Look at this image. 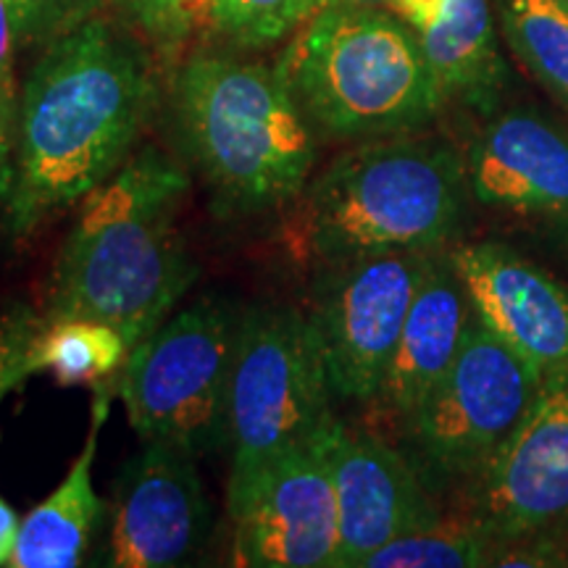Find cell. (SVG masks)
<instances>
[{
  "mask_svg": "<svg viewBox=\"0 0 568 568\" xmlns=\"http://www.w3.org/2000/svg\"><path fill=\"white\" fill-rule=\"evenodd\" d=\"M155 105L151 55L101 13L42 45L19 92L3 222L11 237L82 203L132 159Z\"/></svg>",
  "mask_w": 568,
  "mask_h": 568,
  "instance_id": "cell-1",
  "label": "cell"
},
{
  "mask_svg": "<svg viewBox=\"0 0 568 568\" xmlns=\"http://www.w3.org/2000/svg\"><path fill=\"white\" fill-rule=\"evenodd\" d=\"M190 190L180 161L145 148L80 203L48 287V318L116 326L130 351L166 322L197 280L176 211Z\"/></svg>",
  "mask_w": 568,
  "mask_h": 568,
  "instance_id": "cell-2",
  "label": "cell"
},
{
  "mask_svg": "<svg viewBox=\"0 0 568 568\" xmlns=\"http://www.w3.org/2000/svg\"><path fill=\"white\" fill-rule=\"evenodd\" d=\"M466 159L443 140L393 138L332 161L293 201L282 243L303 264L439 251L458 230Z\"/></svg>",
  "mask_w": 568,
  "mask_h": 568,
  "instance_id": "cell-3",
  "label": "cell"
},
{
  "mask_svg": "<svg viewBox=\"0 0 568 568\" xmlns=\"http://www.w3.org/2000/svg\"><path fill=\"white\" fill-rule=\"evenodd\" d=\"M174 119L187 159L224 211L290 205L316 163V132L276 67L195 53L174 80Z\"/></svg>",
  "mask_w": 568,
  "mask_h": 568,
  "instance_id": "cell-4",
  "label": "cell"
},
{
  "mask_svg": "<svg viewBox=\"0 0 568 568\" xmlns=\"http://www.w3.org/2000/svg\"><path fill=\"white\" fill-rule=\"evenodd\" d=\"M276 71L314 132L332 140L418 130L445 101L414 27L366 6L318 9Z\"/></svg>",
  "mask_w": 568,
  "mask_h": 568,
  "instance_id": "cell-5",
  "label": "cell"
},
{
  "mask_svg": "<svg viewBox=\"0 0 568 568\" xmlns=\"http://www.w3.org/2000/svg\"><path fill=\"white\" fill-rule=\"evenodd\" d=\"M329 397L311 316L284 305H258L243 314L226 408L230 508L284 453L314 437L332 414Z\"/></svg>",
  "mask_w": 568,
  "mask_h": 568,
  "instance_id": "cell-6",
  "label": "cell"
},
{
  "mask_svg": "<svg viewBox=\"0 0 568 568\" xmlns=\"http://www.w3.org/2000/svg\"><path fill=\"white\" fill-rule=\"evenodd\" d=\"M237 335L230 305L197 301L132 347L116 395L142 443L163 439L195 458L226 443Z\"/></svg>",
  "mask_w": 568,
  "mask_h": 568,
  "instance_id": "cell-7",
  "label": "cell"
},
{
  "mask_svg": "<svg viewBox=\"0 0 568 568\" xmlns=\"http://www.w3.org/2000/svg\"><path fill=\"white\" fill-rule=\"evenodd\" d=\"M539 389L537 374L471 311L456 361L406 422L408 435L445 477L481 471Z\"/></svg>",
  "mask_w": 568,
  "mask_h": 568,
  "instance_id": "cell-8",
  "label": "cell"
},
{
  "mask_svg": "<svg viewBox=\"0 0 568 568\" xmlns=\"http://www.w3.org/2000/svg\"><path fill=\"white\" fill-rule=\"evenodd\" d=\"M432 253H385L326 266L311 322L322 343L332 395L374 400L422 287Z\"/></svg>",
  "mask_w": 568,
  "mask_h": 568,
  "instance_id": "cell-9",
  "label": "cell"
},
{
  "mask_svg": "<svg viewBox=\"0 0 568 568\" xmlns=\"http://www.w3.org/2000/svg\"><path fill=\"white\" fill-rule=\"evenodd\" d=\"M230 516L237 566L335 568L339 516L322 426L268 466Z\"/></svg>",
  "mask_w": 568,
  "mask_h": 568,
  "instance_id": "cell-10",
  "label": "cell"
},
{
  "mask_svg": "<svg viewBox=\"0 0 568 568\" xmlns=\"http://www.w3.org/2000/svg\"><path fill=\"white\" fill-rule=\"evenodd\" d=\"M213 506L195 456L151 439L113 485L109 539L101 564L111 568H172L209 542Z\"/></svg>",
  "mask_w": 568,
  "mask_h": 568,
  "instance_id": "cell-11",
  "label": "cell"
},
{
  "mask_svg": "<svg viewBox=\"0 0 568 568\" xmlns=\"http://www.w3.org/2000/svg\"><path fill=\"white\" fill-rule=\"evenodd\" d=\"M568 516V376L539 389L500 450L481 468L474 521L500 545Z\"/></svg>",
  "mask_w": 568,
  "mask_h": 568,
  "instance_id": "cell-12",
  "label": "cell"
},
{
  "mask_svg": "<svg viewBox=\"0 0 568 568\" xmlns=\"http://www.w3.org/2000/svg\"><path fill=\"white\" fill-rule=\"evenodd\" d=\"M474 316L545 385L568 376V287L500 243L450 253Z\"/></svg>",
  "mask_w": 568,
  "mask_h": 568,
  "instance_id": "cell-13",
  "label": "cell"
},
{
  "mask_svg": "<svg viewBox=\"0 0 568 568\" xmlns=\"http://www.w3.org/2000/svg\"><path fill=\"white\" fill-rule=\"evenodd\" d=\"M322 437L337 493L335 568H361L374 550L443 518L414 466L382 439L355 435L332 414Z\"/></svg>",
  "mask_w": 568,
  "mask_h": 568,
  "instance_id": "cell-14",
  "label": "cell"
},
{
  "mask_svg": "<svg viewBox=\"0 0 568 568\" xmlns=\"http://www.w3.org/2000/svg\"><path fill=\"white\" fill-rule=\"evenodd\" d=\"M466 180L487 209L568 226V134L537 113L495 116L468 148Z\"/></svg>",
  "mask_w": 568,
  "mask_h": 568,
  "instance_id": "cell-15",
  "label": "cell"
},
{
  "mask_svg": "<svg viewBox=\"0 0 568 568\" xmlns=\"http://www.w3.org/2000/svg\"><path fill=\"white\" fill-rule=\"evenodd\" d=\"M468 318H471V303L464 282L450 255H439L437 251L410 303L385 385L376 395L389 414L403 422L414 416L424 397L456 361Z\"/></svg>",
  "mask_w": 568,
  "mask_h": 568,
  "instance_id": "cell-16",
  "label": "cell"
},
{
  "mask_svg": "<svg viewBox=\"0 0 568 568\" xmlns=\"http://www.w3.org/2000/svg\"><path fill=\"white\" fill-rule=\"evenodd\" d=\"M113 393H116V385L111 382L92 387L90 429L82 453L71 464L61 485L21 521L9 566L74 568L84 564L92 531L103 516V503L92 487V460L98 456V443L109 418Z\"/></svg>",
  "mask_w": 568,
  "mask_h": 568,
  "instance_id": "cell-17",
  "label": "cell"
},
{
  "mask_svg": "<svg viewBox=\"0 0 568 568\" xmlns=\"http://www.w3.org/2000/svg\"><path fill=\"white\" fill-rule=\"evenodd\" d=\"M416 34L443 98L479 109L493 101L500 84V55L487 0H445L437 19Z\"/></svg>",
  "mask_w": 568,
  "mask_h": 568,
  "instance_id": "cell-18",
  "label": "cell"
},
{
  "mask_svg": "<svg viewBox=\"0 0 568 568\" xmlns=\"http://www.w3.org/2000/svg\"><path fill=\"white\" fill-rule=\"evenodd\" d=\"M126 355L130 345L116 326L84 316H45L32 345V374H51L63 387H98L122 372Z\"/></svg>",
  "mask_w": 568,
  "mask_h": 568,
  "instance_id": "cell-19",
  "label": "cell"
},
{
  "mask_svg": "<svg viewBox=\"0 0 568 568\" xmlns=\"http://www.w3.org/2000/svg\"><path fill=\"white\" fill-rule=\"evenodd\" d=\"M514 53L568 105V9L560 0H500Z\"/></svg>",
  "mask_w": 568,
  "mask_h": 568,
  "instance_id": "cell-20",
  "label": "cell"
},
{
  "mask_svg": "<svg viewBox=\"0 0 568 568\" xmlns=\"http://www.w3.org/2000/svg\"><path fill=\"white\" fill-rule=\"evenodd\" d=\"M503 545L489 537L477 521L450 524L408 531L385 548L374 550L361 568H474L493 566Z\"/></svg>",
  "mask_w": 568,
  "mask_h": 568,
  "instance_id": "cell-21",
  "label": "cell"
},
{
  "mask_svg": "<svg viewBox=\"0 0 568 568\" xmlns=\"http://www.w3.org/2000/svg\"><path fill=\"white\" fill-rule=\"evenodd\" d=\"M324 0H209V21L237 48H266L301 30Z\"/></svg>",
  "mask_w": 568,
  "mask_h": 568,
  "instance_id": "cell-22",
  "label": "cell"
},
{
  "mask_svg": "<svg viewBox=\"0 0 568 568\" xmlns=\"http://www.w3.org/2000/svg\"><path fill=\"white\" fill-rule=\"evenodd\" d=\"M130 21L161 53H176L209 19V0H116Z\"/></svg>",
  "mask_w": 568,
  "mask_h": 568,
  "instance_id": "cell-23",
  "label": "cell"
},
{
  "mask_svg": "<svg viewBox=\"0 0 568 568\" xmlns=\"http://www.w3.org/2000/svg\"><path fill=\"white\" fill-rule=\"evenodd\" d=\"M6 3H9L19 48H42L98 17L105 0H6Z\"/></svg>",
  "mask_w": 568,
  "mask_h": 568,
  "instance_id": "cell-24",
  "label": "cell"
},
{
  "mask_svg": "<svg viewBox=\"0 0 568 568\" xmlns=\"http://www.w3.org/2000/svg\"><path fill=\"white\" fill-rule=\"evenodd\" d=\"M42 322L45 316L21 301L0 305V403L32 376V345Z\"/></svg>",
  "mask_w": 568,
  "mask_h": 568,
  "instance_id": "cell-25",
  "label": "cell"
},
{
  "mask_svg": "<svg viewBox=\"0 0 568 568\" xmlns=\"http://www.w3.org/2000/svg\"><path fill=\"white\" fill-rule=\"evenodd\" d=\"M17 32H13L11 11L6 0H0V103L9 105L17 113L19 95L17 82H13V55H17Z\"/></svg>",
  "mask_w": 568,
  "mask_h": 568,
  "instance_id": "cell-26",
  "label": "cell"
},
{
  "mask_svg": "<svg viewBox=\"0 0 568 568\" xmlns=\"http://www.w3.org/2000/svg\"><path fill=\"white\" fill-rule=\"evenodd\" d=\"M443 3L445 0H389V6H393L397 17L406 21L408 27H414L416 32L426 30V27L437 19Z\"/></svg>",
  "mask_w": 568,
  "mask_h": 568,
  "instance_id": "cell-27",
  "label": "cell"
},
{
  "mask_svg": "<svg viewBox=\"0 0 568 568\" xmlns=\"http://www.w3.org/2000/svg\"><path fill=\"white\" fill-rule=\"evenodd\" d=\"M13 122H17V113H13L9 105L0 103V201H3L6 184H9V174H11Z\"/></svg>",
  "mask_w": 568,
  "mask_h": 568,
  "instance_id": "cell-28",
  "label": "cell"
},
{
  "mask_svg": "<svg viewBox=\"0 0 568 568\" xmlns=\"http://www.w3.org/2000/svg\"><path fill=\"white\" fill-rule=\"evenodd\" d=\"M21 521L9 503L0 497V566H9L13 548H17Z\"/></svg>",
  "mask_w": 568,
  "mask_h": 568,
  "instance_id": "cell-29",
  "label": "cell"
},
{
  "mask_svg": "<svg viewBox=\"0 0 568 568\" xmlns=\"http://www.w3.org/2000/svg\"><path fill=\"white\" fill-rule=\"evenodd\" d=\"M324 6H366V9H379V6H389V0H324Z\"/></svg>",
  "mask_w": 568,
  "mask_h": 568,
  "instance_id": "cell-30",
  "label": "cell"
},
{
  "mask_svg": "<svg viewBox=\"0 0 568 568\" xmlns=\"http://www.w3.org/2000/svg\"><path fill=\"white\" fill-rule=\"evenodd\" d=\"M560 3H564V6H566V9H568V0H560Z\"/></svg>",
  "mask_w": 568,
  "mask_h": 568,
  "instance_id": "cell-31",
  "label": "cell"
}]
</instances>
